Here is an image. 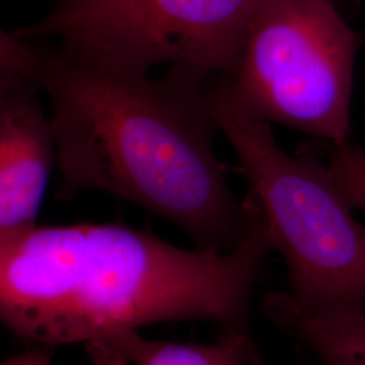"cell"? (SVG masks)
<instances>
[{
  "label": "cell",
  "instance_id": "obj_6",
  "mask_svg": "<svg viewBox=\"0 0 365 365\" xmlns=\"http://www.w3.org/2000/svg\"><path fill=\"white\" fill-rule=\"evenodd\" d=\"M38 86L13 71L0 73V238L37 226L53 164L51 115Z\"/></svg>",
  "mask_w": 365,
  "mask_h": 365
},
{
  "label": "cell",
  "instance_id": "obj_1",
  "mask_svg": "<svg viewBox=\"0 0 365 365\" xmlns=\"http://www.w3.org/2000/svg\"><path fill=\"white\" fill-rule=\"evenodd\" d=\"M0 66L33 80L51 102L57 196L93 190L135 203L205 252L225 253L245 238L247 202L214 149L217 75L175 66L150 78L4 30Z\"/></svg>",
  "mask_w": 365,
  "mask_h": 365
},
{
  "label": "cell",
  "instance_id": "obj_3",
  "mask_svg": "<svg viewBox=\"0 0 365 365\" xmlns=\"http://www.w3.org/2000/svg\"><path fill=\"white\" fill-rule=\"evenodd\" d=\"M211 108L238 157L277 250L286 261L288 297L317 313L365 312V226L312 155L291 156L271 123L235 99L227 78H217Z\"/></svg>",
  "mask_w": 365,
  "mask_h": 365
},
{
  "label": "cell",
  "instance_id": "obj_7",
  "mask_svg": "<svg viewBox=\"0 0 365 365\" xmlns=\"http://www.w3.org/2000/svg\"><path fill=\"white\" fill-rule=\"evenodd\" d=\"M261 310L274 327L304 345L322 365H365V312L317 313L286 291L264 297Z\"/></svg>",
  "mask_w": 365,
  "mask_h": 365
},
{
  "label": "cell",
  "instance_id": "obj_9",
  "mask_svg": "<svg viewBox=\"0 0 365 365\" xmlns=\"http://www.w3.org/2000/svg\"><path fill=\"white\" fill-rule=\"evenodd\" d=\"M327 170L353 207L365 211L364 149L351 143L334 148Z\"/></svg>",
  "mask_w": 365,
  "mask_h": 365
},
{
  "label": "cell",
  "instance_id": "obj_2",
  "mask_svg": "<svg viewBox=\"0 0 365 365\" xmlns=\"http://www.w3.org/2000/svg\"><path fill=\"white\" fill-rule=\"evenodd\" d=\"M248 233L229 252L182 249L148 229L76 223L0 238V315L42 348L84 344L164 324L207 321L252 336L249 304L274 250L249 192Z\"/></svg>",
  "mask_w": 365,
  "mask_h": 365
},
{
  "label": "cell",
  "instance_id": "obj_8",
  "mask_svg": "<svg viewBox=\"0 0 365 365\" xmlns=\"http://www.w3.org/2000/svg\"><path fill=\"white\" fill-rule=\"evenodd\" d=\"M95 365H259L252 336L222 334L215 344H184L144 339L137 330L87 345Z\"/></svg>",
  "mask_w": 365,
  "mask_h": 365
},
{
  "label": "cell",
  "instance_id": "obj_11",
  "mask_svg": "<svg viewBox=\"0 0 365 365\" xmlns=\"http://www.w3.org/2000/svg\"><path fill=\"white\" fill-rule=\"evenodd\" d=\"M63 1H69V0H60V3H63Z\"/></svg>",
  "mask_w": 365,
  "mask_h": 365
},
{
  "label": "cell",
  "instance_id": "obj_4",
  "mask_svg": "<svg viewBox=\"0 0 365 365\" xmlns=\"http://www.w3.org/2000/svg\"><path fill=\"white\" fill-rule=\"evenodd\" d=\"M357 51L330 0H260L227 80L252 115L341 148L351 137Z\"/></svg>",
  "mask_w": 365,
  "mask_h": 365
},
{
  "label": "cell",
  "instance_id": "obj_10",
  "mask_svg": "<svg viewBox=\"0 0 365 365\" xmlns=\"http://www.w3.org/2000/svg\"><path fill=\"white\" fill-rule=\"evenodd\" d=\"M1 365H52V361L46 349H31L9 357Z\"/></svg>",
  "mask_w": 365,
  "mask_h": 365
},
{
  "label": "cell",
  "instance_id": "obj_5",
  "mask_svg": "<svg viewBox=\"0 0 365 365\" xmlns=\"http://www.w3.org/2000/svg\"><path fill=\"white\" fill-rule=\"evenodd\" d=\"M259 1L69 0L14 33L134 72L168 64L232 78Z\"/></svg>",
  "mask_w": 365,
  "mask_h": 365
}]
</instances>
